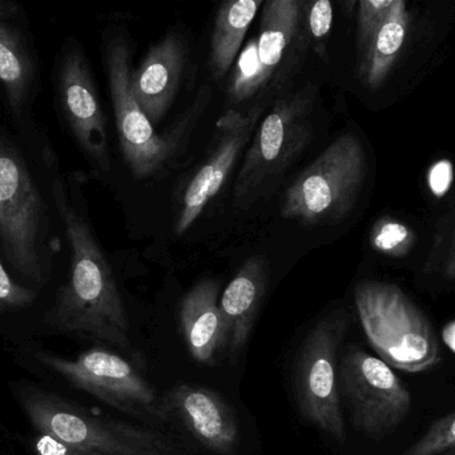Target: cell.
Masks as SVG:
<instances>
[{"label":"cell","mask_w":455,"mask_h":455,"mask_svg":"<svg viewBox=\"0 0 455 455\" xmlns=\"http://www.w3.org/2000/svg\"><path fill=\"white\" fill-rule=\"evenodd\" d=\"M101 53L120 151L133 176L151 178L172 159L178 142L175 136L156 134L155 126L133 96L131 90L132 53L124 35L115 29L107 31Z\"/></svg>","instance_id":"cell-9"},{"label":"cell","mask_w":455,"mask_h":455,"mask_svg":"<svg viewBox=\"0 0 455 455\" xmlns=\"http://www.w3.org/2000/svg\"><path fill=\"white\" fill-rule=\"evenodd\" d=\"M24 352L40 370L122 413L148 421H167L156 390L130 361L107 347H92L72 358L39 347L28 346Z\"/></svg>","instance_id":"cell-6"},{"label":"cell","mask_w":455,"mask_h":455,"mask_svg":"<svg viewBox=\"0 0 455 455\" xmlns=\"http://www.w3.org/2000/svg\"><path fill=\"white\" fill-rule=\"evenodd\" d=\"M37 299L39 293L16 280L0 254V315L18 314L32 309Z\"/></svg>","instance_id":"cell-21"},{"label":"cell","mask_w":455,"mask_h":455,"mask_svg":"<svg viewBox=\"0 0 455 455\" xmlns=\"http://www.w3.org/2000/svg\"><path fill=\"white\" fill-rule=\"evenodd\" d=\"M446 274L449 277H454L455 275V235L453 245H451V258H449L448 266H446Z\"/></svg>","instance_id":"cell-29"},{"label":"cell","mask_w":455,"mask_h":455,"mask_svg":"<svg viewBox=\"0 0 455 455\" xmlns=\"http://www.w3.org/2000/svg\"><path fill=\"white\" fill-rule=\"evenodd\" d=\"M339 394L347 398L355 429L371 438L400 427L411 410V397L393 369L358 347L339 365Z\"/></svg>","instance_id":"cell-11"},{"label":"cell","mask_w":455,"mask_h":455,"mask_svg":"<svg viewBox=\"0 0 455 455\" xmlns=\"http://www.w3.org/2000/svg\"><path fill=\"white\" fill-rule=\"evenodd\" d=\"M371 242L379 253L401 256H405L411 250L414 242V235L405 224L385 218L374 226Z\"/></svg>","instance_id":"cell-23"},{"label":"cell","mask_w":455,"mask_h":455,"mask_svg":"<svg viewBox=\"0 0 455 455\" xmlns=\"http://www.w3.org/2000/svg\"><path fill=\"white\" fill-rule=\"evenodd\" d=\"M347 329L345 313L326 315L310 331L297 363L299 411L339 443L347 440L339 389V350Z\"/></svg>","instance_id":"cell-10"},{"label":"cell","mask_w":455,"mask_h":455,"mask_svg":"<svg viewBox=\"0 0 455 455\" xmlns=\"http://www.w3.org/2000/svg\"><path fill=\"white\" fill-rule=\"evenodd\" d=\"M395 0H361L358 3L357 42L360 58L371 47L387 20Z\"/></svg>","instance_id":"cell-22"},{"label":"cell","mask_w":455,"mask_h":455,"mask_svg":"<svg viewBox=\"0 0 455 455\" xmlns=\"http://www.w3.org/2000/svg\"><path fill=\"white\" fill-rule=\"evenodd\" d=\"M261 112V107H254L245 114L229 111L221 118L218 125L219 143L184 191L175 223L176 234L188 232L205 207L218 197L241 152L253 138Z\"/></svg>","instance_id":"cell-13"},{"label":"cell","mask_w":455,"mask_h":455,"mask_svg":"<svg viewBox=\"0 0 455 455\" xmlns=\"http://www.w3.org/2000/svg\"><path fill=\"white\" fill-rule=\"evenodd\" d=\"M20 18H26V10L23 5L13 0H0V20Z\"/></svg>","instance_id":"cell-28"},{"label":"cell","mask_w":455,"mask_h":455,"mask_svg":"<svg viewBox=\"0 0 455 455\" xmlns=\"http://www.w3.org/2000/svg\"><path fill=\"white\" fill-rule=\"evenodd\" d=\"M453 182V166L449 160H441L433 166L429 173V186L433 194L443 197Z\"/></svg>","instance_id":"cell-27"},{"label":"cell","mask_w":455,"mask_h":455,"mask_svg":"<svg viewBox=\"0 0 455 455\" xmlns=\"http://www.w3.org/2000/svg\"><path fill=\"white\" fill-rule=\"evenodd\" d=\"M299 0L264 3L259 34L256 37L257 93L267 87L296 40L305 19Z\"/></svg>","instance_id":"cell-18"},{"label":"cell","mask_w":455,"mask_h":455,"mask_svg":"<svg viewBox=\"0 0 455 455\" xmlns=\"http://www.w3.org/2000/svg\"><path fill=\"white\" fill-rule=\"evenodd\" d=\"M269 264L262 256L243 262L220 296L224 352L235 355L243 349L267 291Z\"/></svg>","instance_id":"cell-16"},{"label":"cell","mask_w":455,"mask_h":455,"mask_svg":"<svg viewBox=\"0 0 455 455\" xmlns=\"http://www.w3.org/2000/svg\"><path fill=\"white\" fill-rule=\"evenodd\" d=\"M64 240L34 143L0 120V254L16 280L47 288Z\"/></svg>","instance_id":"cell-2"},{"label":"cell","mask_w":455,"mask_h":455,"mask_svg":"<svg viewBox=\"0 0 455 455\" xmlns=\"http://www.w3.org/2000/svg\"><path fill=\"white\" fill-rule=\"evenodd\" d=\"M355 298L366 338L379 360L413 374L440 363V344L429 320L398 286L363 282Z\"/></svg>","instance_id":"cell-4"},{"label":"cell","mask_w":455,"mask_h":455,"mask_svg":"<svg viewBox=\"0 0 455 455\" xmlns=\"http://www.w3.org/2000/svg\"><path fill=\"white\" fill-rule=\"evenodd\" d=\"M165 419L175 418L192 437L216 455H235L241 443L240 425L226 401L207 387L179 385L162 401Z\"/></svg>","instance_id":"cell-14"},{"label":"cell","mask_w":455,"mask_h":455,"mask_svg":"<svg viewBox=\"0 0 455 455\" xmlns=\"http://www.w3.org/2000/svg\"><path fill=\"white\" fill-rule=\"evenodd\" d=\"M36 154L68 248L66 280L44 314V328L132 354L124 301L91 224L85 175L63 170L48 136L37 144Z\"/></svg>","instance_id":"cell-1"},{"label":"cell","mask_w":455,"mask_h":455,"mask_svg":"<svg viewBox=\"0 0 455 455\" xmlns=\"http://www.w3.org/2000/svg\"><path fill=\"white\" fill-rule=\"evenodd\" d=\"M455 449V411L437 419L403 455H440Z\"/></svg>","instance_id":"cell-24"},{"label":"cell","mask_w":455,"mask_h":455,"mask_svg":"<svg viewBox=\"0 0 455 455\" xmlns=\"http://www.w3.org/2000/svg\"><path fill=\"white\" fill-rule=\"evenodd\" d=\"M366 170L360 139L339 136L288 187L281 215L309 226L339 221L355 206Z\"/></svg>","instance_id":"cell-7"},{"label":"cell","mask_w":455,"mask_h":455,"mask_svg":"<svg viewBox=\"0 0 455 455\" xmlns=\"http://www.w3.org/2000/svg\"><path fill=\"white\" fill-rule=\"evenodd\" d=\"M29 446L34 455H101L77 446L69 445L44 432L35 430L29 437Z\"/></svg>","instance_id":"cell-25"},{"label":"cell","mask_w":455,"mask_h":455,"mask_svg":"<svg viewBox=\"0 0 455 455\" xmlns=\"http://www.w3.org/2000/svg\"><path fill=\"white\" fill-rule=\"evenodd\" d=\"M42 67L26 18L0 20V102L8 125L31 142L44 134L35 119Z\"/></svg>","instance_id":"cell-12"},{"label":"cell","mask_w":455,"mask_h":455,"mask_svg":"<svg viewBox=\"0 0 455 455\" xmlns=\"http://www.w3.org/2000/svg\"><path fill=\"white\" fill-rule=\"evenodd\" d=\"M188 58V47L178 32L152 45L140 66L131 71V90L152 125L167 114L178 95Z\"/></svg>","instance_id":"cell-15"},{"label":"cell","mask_w":455,"mask_h":455,"mask_svg":"<svg viewBox=\"0 0 455 455\" xmlns=\"http://www.w3.org/2000/svg\"><path fill=\"white\" fill-rule=\"evenodd\" d=\"M409 12L403 0H395L387 20L360 58V77L366 87L376 90L387 79L405 45Z\"/></svg>","instance_id":"cell-20"},{"label":"cell","mask_w":455,"mask_h":455,"mask_svg":"<svg viewBox=\"0 0 455 455\" xmlns=\"http://www.w3.org/2000/svg\"><path fill=\"white\" fill-rule=\"evenodd\" d=\"M220 283L215 280L197 282L180 304V328L189 354L203 365H215L224 352Z\"/></svg>","instance_id":"cell-17"},{"label":"cell","mask_w":455,"mask_h":455,"mask_svg":"<svg viewBox=\"0 0 455 455\" xmlns=\"http://www.w3.org/2000/svg\"><path fill=\"white\" fill-rule=\"evenodd\" d=\"M261 5V0H233L219 8L211 39V69L216 79H223L235 63Z\"/></svg>","instance_id":"cell-19"},{"label":"cell","mask_w":455,"mask_h":455,"mask_svg":"<svg viewBox=\"0 0 455 455\" xmlns=\"http://www.w3.org/2000/svg\"><path fill=\"white\" fill-rule=\"evenodd\" d=\"M312 85L283 96L257 126L235 184V203L253 205L283 178L309 143L315 104Z\"/></svg>","instance_id":"cell-5"},{"label":"cell","mask_w":455,"mask_h":455,"mask_svg":"<svg viewBox=\"0 0 455 455\" xmlns=\"http://www.w3.org/2000/svg\"><path fill=\"white\" fill-rule=\"evenodd\" d=\"M53 109L63 130L100 178L112 171L106 112L95 77L77 37L63 40L51 71Z\"/></svg>","instance_id":"cell-8"},{"label":"cell","mask_w":455,"mask_h":455,"mask_svg":"<svg viewBox=\"0 0 455 455\" xmlns=\"http://www.w3.org/2000/svg\"><path fill=\"white\" fill-rule=\"evenodd\" d=\"M305 19L309 27L310 35L315 39L323 40L328 37L333 24V5L329 0L313 3Z\"/></svg>","instance_id":"cell-26"},{"label":"cell","mask_w":455,"mask_h":455,"mask_svg":"<svg viewBox=\"0 0 455 455\" xmlns=\"http://www.w3.org/2000/svg\"><path fill=\"white\" fill-rule=\"evenodd\" d=\"M13 397L34 430L101 455H188L162 433L95 417L28 382L12 385Z\"/></svg>","instance_id":"cell-3"}]
</instances>
